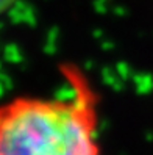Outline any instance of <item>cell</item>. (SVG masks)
<instances>
[{"mask_svg":"<svg viewBox=\"0 0 153 155\" xmlns=\"http://www.w3.org/2000/svg\"><path fill=\"white\" fill-rule=\"evenodd\" d=\"M17 2H19V0H0V14H3L8 10H11Z\"/></svg>","mask_w":153,"mask_h":155,"instance_id":"cell-2","label":"cell"},{"mask_svg":"<svg viewBox=\"0 0 153 155\" xmlns=\"http://www.w3.org/2000/svg\"><path fill=\"white\" fill-rule=\"evenodd\" d=\"M59 71L67 97L16 96L0 104V155H103L97 88L74 63Z\"/></svg>","mask_w":153,"mask_h":155,"instance_id":"cell-1","label":"cell"}]
</instances>
